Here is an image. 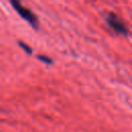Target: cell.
Instances as JSON below:
<instances>
[{"label":"cell","instance_id":"obj_1","mask_svg":"<svg viewBox=\"0 0 132 132\" xmlns=\"http://www.w3.org/2000/svg\"><path fill=\"white\" fill-rule=\"evenodd\" d=\"M11 4L13 5L14 9L20 13V15H22L25 20H27L29 23H31L33 26H36L37 25V18L35 16V14L27 7L23 6L20 2L18 1H11Z\"/></svg>","mask_w":132,"mask_h":132},{"label":"cell","instance_id":"obj_3","mask_svg":"<svg viewBox=\"0 0 132 132\" xmlns=\"http://www.w3.org/2000/svg\"><path fill=\"white\" fill-rule=\"evenodd\" d=\"M20 45H21V46H23V47H24V48H25V50H26L28 53H31V51H30V47H28V46H27L26 44H24L23 42H20Z\"/></svg>","mask_w":132,"mask_h":132},{"label":"cell","instance_id":"obj_2","mask_svg":"<svg viewBox=\"0 0 132 132\" xmlns=\"http://www.w3.org/2000/svg\"><path fill=\"white\" fill-rule=\"evenodd\" d=\"M107 23L109 24V26L117 32L122 33V34H126L127 33V28L125 26V24L120 20V18L113 13H109L106 18Z\"/></svg>","mask_w":132,"mask_h":132}]
</instances>
